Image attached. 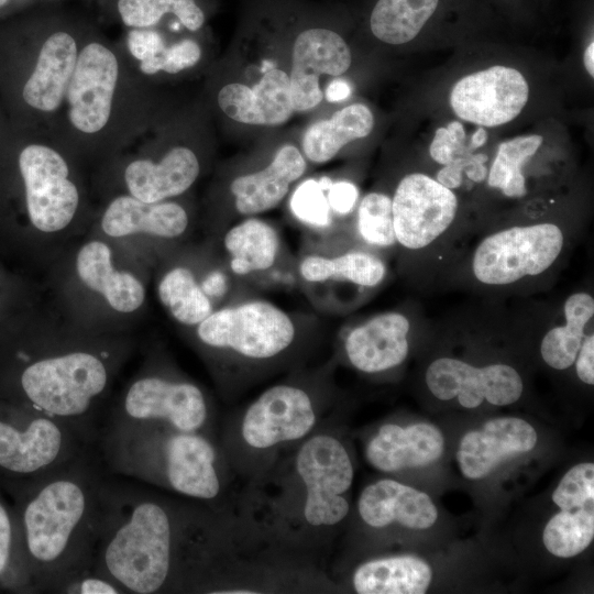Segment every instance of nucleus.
Listing matches in <instances>:
<instances>
[{
	"label": "nucleus",
	"instance_id": "nucleus-14",
	"mask_svg": "<svg viewBox=\"0 0 594 594\" xmlns=\"http://www.w3.org/2000/svg\"><path fill=\"white\" fill-rule=\"evenodd\" d=\"M178 245L154 264L157 299L170 319L190 330L229 302L234 277L219 255Z\"/></svg>",
	"mask_w": 594,
	"mask_h": 594
},
{
	"label": "nucleus",
	"instance_id": "nucleus-28",
	"mask_svg": "<svg viewBox=\"0 0 594 594\" xmlns=\"http://www.w3.org/2000/svg\"><path fill=\"white\" fill-rule=\"evenodd\" d=\"M218 255L234 278L271 271L279 262L277 229L257 217H245L219 235Z\"/></svg>",
	"mask_w": 594,
	"mask_h": 594
},
{
	"label": "nucleus",
	"instance_id": "nucleus-37",
	"mask_svg": "<svg viewBox=\"0 0 594 594\" xmlns=\"http://www.w3.org/2000/svg\"><path fill=\"white\" fill-rule=\"evenodd\" d=\"M355 232L361 246L377 253L397 248L392 197L378 191L366 194L358 207Z\"/></svg>",
	"mask_w": 594,
	"mask_h": 594
},
{
	"label": "nucleus",
	"instance_id": "nucleus-43",
	"mask_svg": "<svg viewBox=\"0 0 594 594\" xmlns=\"http://www.w3.org/2000/svg\"><path fill=\"white\" fill-rule=\"evenodd\" d=\"M55 593L123 594L124 591L114 581L91 569L68 579L57 587Z\"/></svg>",
	"mask_w": 594,
	"mask_h": 594
},
{
	"label": "nucleus",
	"instance_id": "nucleus-48",
	"mask_svg": "<svg viewBox=\"0 0 594 594\" xmlns=\"http://www.w3.org/2000/svg\"><path fill=\"white\" fill-rule=\"evenodd\" d=\"M487 133L483 127H480L473 134L468 148L472 152L475 148L483 146L486 143Z\"/></svg>",
	"mask_w": 594,
	"mask_h": 594
},
{
	"label": "nucleus",
	"instance_id": "nucleus-18",
	"mask_svg": "<svg viewBox=\"0 0 594 594\" xmlns=\"http://www.w3.org/2000/svg\"><path fill=\"white\" fill-rule=\"evenodd\" d=\"M425 381L436 398L458 399L469 409L479 407L484 400L495 406L514 404L524 391L522 378L512 365L476 366L451 356L433 360L426 370Z\"/></svg>",
	"mask_w": 594,
	"mask_h": 594
},
{
	"label": "nucleus",
	"instance_id": "nucleus-44",
	"mask_svg": "<svg viewBox=\"0 0 594 594\" xmlns=\"http://www.w3.org/2000/svg\"><path fill=\"white\" fill-rule=\"evenodd\" d=\"M327 198L332 213L343 217L353 211L359 198V190L350 182H332L327 190Z\"/></svg>",
	"mask_w": 594,
	"mask_h": 594
},
{
	"label": "nucleus",
	"instance_id": "nucleus-29",
	"mask_svg": "<svg viewBox=\"0 0 594 594\" xmlns=\"http://www.w3.org/2000/svg\"><path fill=\"white\" fill-rule=\"evenodd\" d=\"M122 47L133 67L147 79L160 73L179 74L201 58L196 41L185 38L167 45L163 35L151 28L129 30Z\"/></svg>",
	"mask_w": 594,
	"mask_h": 594
},
{
	"label": "nucleus",
	"instance_id": "nucleus-20",
	"mask_svg": "<svg viewBox=\"0 0 594 594\" xmlns=\"http://www.w3.org/2000/svg\"><path fill=\"white\" fill-rule=\"evenodd\" d=\"M418 318L406 309L372 315L342 334V350L352 367L380 374L402 365L408 356Z\"/></svg>",
	"mask_w": 594,
	"mask_h": 594
},
{
	"label": "nucleus",
	"instance_id": "nucleus-4",
	"mask_svg": "<svg viewBox=\"0 0 594 594\" xmlns=\"http://www.w3.org/2000/svg\"><path fill=\"white\" fill-rule=\"evenodd\" d=\"M148 79L121 45L85 34L51 136L84 166L95 167L132 144L151 125Z\"/></svg>",
	"mask_w": 594,
	"mask_h": 594
},
{
	"label": "nucleus",
	"instance_id": "nucleus-27",
	"mask_svg": "<svg viewBox=\"0 0 594 594\" xmlns=\"http://www.w3.org/2000/svg\"><path fill=\"white\" fill-rule=\"evenodd\" d=\"M217 99L220 109L229 118L246 124H280L294 111L289 76L277 68L267 70L252 88L242 84L223 86Z\"/></svg>",
	"mask_w": 594,
	"mask_h": 594
},
{
	"label": "nucleus",
	"instance_id": "nucleus-41",
	"mask_svg": "<svg viewBox=\"0 0 594 594\" xmlns=\"http://www.w3.org/2000/svg\"><path fill=\"white\" fill-rule=\"evenodd\" d=\"M33 307L30 288L0 262V332Z\"/></svg>",
	"mask_w": 594,
	"mask_h": 594
},
{
	"label": "nucleus",
	"instance_id": "nucleus-24",
	"mask_svg": "<svg viewBox=\"0 0 594 594\" xmlns=\"http://www.w3.org/2000/svg\"><path fill=\"white\" fill-rule=\"evenodd\" d=\"M358 512L374 528L398 522L420 530L430 528L438 518V510L426 493L391 479L367 485L359 497Z\"/></svg>",
	"mask_w": 594,
	"mask_h": 594
},
{
	"label": "nucleus",
	"instance_id": "nucleus-46",
	"mask_svg": "<svg viewBox=\"0 0 594 594\" xmlns=\"http://www.w3.org/2000/svg\"><path fill=\"white\" fill-rule=\"evenodd\" d=\"M473 154L458 157L443 165L436 175V180L444 187L453 190L458 189L464 183L465 168L471 162Z\"/></svg>",
	"mask_w": 594,
	"mask_h": 594
},
{
	"label": "nucleus",
	"instance_id": "nucleus-6",
	"mask_svg": "<svg viewBox=\"0 0 594 594\" xmlns=\"http://www.w3.org/2000/svg\"><path fill=\"white\" fill-rule=\"evenodd\" d=\"M59 318L97 334H127L146 305L152 265L120 244L89 233L53 262Z\"/></svg>",
	"mask_w": 594,
	"mask_h": 594
},
{
	"label": "nucleus",
	"instance_id": "nucleus-1",
	"mask_svg": "<svg viewBox=\"0 0 594 594\" xmlns=\"http://www.w3.org/2000/svg\"><path fill=\"white\" fill-rule=\"evenodd\" d=\"M127 334H97L35 307L0 332V398L50 417L82 442L130 356Z\"/></svg>",
	"mask_w": 594,
	"mask_h": 594
},
{
	"label": "nucleus",
	"instance_id": "nucleus-19",
	"mask_svg": "<svg viewBox=\"0 0 594 594\" xmlns=\"http://www.w3.org/2000/svg\"><path fill=\"white\" fill-rule=\"evenodd\" d=\"M528 97L522 74L496 65L461 78L451 90L450 105L460 119L490 128L515 119Z\"/></svg>",
	"mask_w": 594,
	"mask_h": 594
},
{
	"label": "nucleus",
	"instance_id": "nucleus-47",
	"mask_svg": "<svg viewBox=\"0 0 594 594\" xmlns=\"http://www.w3.org/2000/svg\"><path fill=\"white\" fill-rule=\"evenodd\" d=\"M351 94L349 84L344 80L336 79L329 84L326 89L324 97L329 102H338L346 99Z\"/></svg>",
	"mask_w": 594,
	"mask_h": 594
},
{
	"label": "nucleus",
	"instance_id": "nucleus-32",
	"mask_svg": "<svg viewBox=\"0 0 594 594\" xmlns=\"http://www.w3.org/2000/svg\"><path fill=\"white\" fill-rule=\"evenodd\" d=\"M373 125L374 118L366 106L350 105L306 130L301 144L304 154L310 162L326 163L345 144L367 136Z\"/></svg>",
	"mask_w": 594,
	"mask_h": 594
},
{
	"label": "nucleus",
	"instance_id": "nucleus-39",
	"mask_svg": "<svg viewBox=\"0 0 594 594\" xmlns=\"http://www.w3.org/2000/svg\"><path fill=\"white\" fill-rule=\"evenodd\" d=\"M332 184L329 177L306 179L293 193L289 206L293 215L306 227L326 230L332 227L333 213L328 202L327 190Z\"/></svg>",
	"mask_w": 594,
	"mask_h": 594
},
{
	"label": "nucleus",
	"instance_id": "nucleus-26",
	"mask_svg": "<svg viewBox=\"0 0 594 594\" xmlns=\"http://www.w3.org/2000/svg\"><path fill=\"white\" fill-rule=\"evenodd\" d=\"M305 170L306 161L297 147L282 146L266 167L231 182L235 211L243 217H252L275 208Z\"/></svg>",
	"mask_w": 594,
	"mask_h": 594
},
{
	"label": "nucleus",
	"instance_id": "nucleus-7",
	"mask_svg": "<svg viewBox=\"0 0 594 594\" xmlns=\"http://www.w3.org/2000/svg\"><path fill=\"white\" fill-rule=\"evenodd\" d=\"M100 450L108 469L182 496L217 503L227 458L213 437L154 425H106Z\"/></svg>",
	"mask_w": 594,
	"mask_h": 594
},
{
	"label": "nucleus",
	"instance_id": "nucleus-12",
	"mask_svg": "<svg viewBox=\"0 0 594 594\" xmlns=\"http://www.w3.org/2000/svg\"><path fill=\"white\" fill-rule=\"evenodd\" d=\"M323 403L314 388L297 381L263 391L241 414L235 429L237 457L248 462L272 458L317 431Z\"/></svg>",
	"mask_w": 594,
	"mask_h": 594
},
{
	"label": "nucleus",
	"instance_id": "nucleus-23",
	"mask_svg": "<svg viewBox=\"0 0 594 594\" xmlns=\"http://www.w3.org/2000/svg\"><path fill=\"white\" fill-rule=\"evenodd\" d=\"M443 444L441 431L430 424L405 428L385 424L369 440L365 457L376 470L392 473L433 463L441 457Z\"/></svg>",
	"mask_w": 594,
	"mask_h": 594
},
{
	"label": "nucleus",
	"instance_id": "nucleus-2",
	"mask_svg": "<svg viewBox=\"0 0 594 594\" xmlns=\"http://www.w3.org/2000/svg\"><path fill=\"white\" fill-rule=\"evenodd\" d=\"M82 163L43 132L0 129V250L54 262L95 210Z\"/></svg>",
	"mask_w": 594,
	"mask_h": 594
},
{
	"label": "nucleus",
	"instance_id": "nucleus-3",
	"mask_svg": "<svg viewBox=\"0 0 594 594\" xmlns=\"http://www.w3.org/2000/svg\"><path fill=\"white\" fill-rule=\"evenodd\" d=\"M87 449L44 475L7 484L33 593H55L94 569L105 480Z\"/></svg>",
	"mask_w": 594,
	"mask_h": 594
},
{
	"label": "nucleus",
	"instance_id": "nucleus-10",
	"mask_svg": "<svg viewBox=\"0 0 594 594\" xmlns=\"http://www.w3.org/2000/svg\"><path fill=\"white\" fill-rule=\"evenodd\" d=\"M571 239L563 224L550 220L494 230L472 250L469 278L484 290H518L550 275L563 262Z\"/></svg>",
	"mask_w": 594,
	"mask_h": 594
},
{
	"label": "nucleus",
	"instance_id": "nucleus-35",
	"mask_svg": "<svg viewBox=\"0 0 594 594\" xmlns=\"http://www.w3.org/2000/svg\"><path fill=\"white\" fill-rule=\"evenodd\" d=\"M594 538V503L561 510L543 529V544L556 557L571 558L583 552Z\"/></svg>",
	"mask_w": 594,
	"mask_h": 594
},
{
	"label": "nucleus",
	"instance_id": "nucleus-49",
	"mask_svg": "<svg viewBox=\"0 0 594 594\" xmlns=\"http://www.w3.org/2000/svg\"><path fill=\"white\" fill-rule=\"evenodd\" d=\"M584 65L591 77L594 76V42L592 41L584 52Z\"/></svg>",
	"mask_w": 594,
	"mask_h": 594
},
{
	"label": "nucleus",
	"instance_id": "nucleus-9",
	"mask_svg": "<svg viewBox=\"0 0 594 594\" xmlns=\"http://www.w3.org/2000/svg\"><path fill=\"white\" fill-rule=\"evenodd\" d=\"M188 331L217 372L233 363L255 366L279 361L300 337L297 320L263 298L232 299Z\"/></svg>",
	"mask_w": 594,
	"mask_h": 594
},
{
	"label": "nucleus",
	"instance_id": "nucleus-15",
	"mask_svg": "<svg viewBox=\"0 0 594 594\" xmlns=\"http://www.w3.org/2000/svg\"><path fill=\"white\" fill-rule=\"evenodd\" d=\"M87 448L63 424L0 398V479L6 484L54 471Z\"/></svg>",
	"mask_w": 594,
	"mask_h": 594
},
{
	"label": "nucleus",
	"instance_id": "nucleus-25",
	"mask_svg": "<svg viewBox=\"0 0 594 594\" xmlns=\"http://www.w3.org/2000/svg\"><path fill=\"white\" fill-rule=\"evenodd\" d=\"M299 278L310 287L346 286L358 290L377 288L387 276L383 256L364 246L339 253H308L297 265Z\"/></svg>",
	"mask_w": 594,
	"mask_h": 594
},
{
	"label": "nucleus",
	"instance_id": "nucleus-42",
	"mask_svg": "<svg viewBox=\"0 0 594 594\" xmlns=\"http://www.w3.org/2000/svg\"><path fill=\"white\" fill-rule=\"evenodd\" d=\"M463 125L453 121L446 128H439L429 146L430 157L440 165H446L458 157L473 154L464 143Z\"/></svg>",
	"mask_w": 594,
	"mask_h": 594
},
{
	"label": "nucleus",
	"instance_id": "nucleus-5",
	"mask_svg": "<svg viewBox=\"0 0 594 594\" xmlns=\"http://www.w3.org/2000/svg\"><path fill=\"white\" fill-rule=\"evenodd\" d=\"M195 510V506L105 481L94 569L124 593L176 592Z\"/></svg>",
	"mask_w": 594,
	"mask_h": 594
},
{
	"label": "nucleus",
	"instance_id": "nucleus-8",
	"mask_svg": "<svg viewBox=\"0 0 594 594\" xmlns=\"http://www.w3.org/2000/svg\"><path fill=\"white\" fill-rule=\"evenodd\" d=\"M84 36L56 26L0 43V106L13 129L51 134Z\"/></svg>",
	"mask_w": 594,
	"mask_h": 594
},
{
	"label": "nucleus",
	"instance_id": "nucleus-50",
	"mask_svg": "<svg viewBox=\"0 0 594 594\" xmlns=\"http://www.w3.org/2000/svg\"><path fill=\"white\" fill-rule=\"evenodd\" d=\"M7 119L3 114V111L1 109V106H0V129L2 128V125L6 123Z\"/></svg>",
	"mask_w": 594,
	"mask_h": 594
},
{
	"label": "nucleus",
	"instance_id": "nucleus-36",
	"mask_svg": "<svg viewBox=\"0 0 594 594\" xmlns=\"http://www.w3.org/2000/svg\"><path fill=\"white\" fill-rule=\"evenodd\" d=\"M121 21L130 29H146L157 24L164 14L173 13L187 30L198 31L205 14L195 0H118Z\"/></svg>",
	"mask_w": 594,
	"mask_h": 594
},
{
	"label": "nucleus",
	"instance_id": "nucleus-34",
	"mask_svg": "<svg viewBox=\"0 0 594 594\" xmlns=\"http://www.w3.org/2000/svg\"><path fill=\"white\" fill-rule=\"evenodd\" d=\"M542 141L541 135L531 134L501 143L487 173V185L507 198L525 197L528 189L522 169L537 153Z\"/></svg>",
	"mask_w": 594,
	"mask_h": 594
},
{
	"label": "nucleus",
	"instance_id": "nucleus-31",
	"mask_svg": "<svg viewBox=\"0 0 594 594\" xmlns=\"http://www.w3.org/2000/svg\"><path fill=\"white\" fill-rule=\"evenodd\" d=\"M431 578V568L420 558L395 556L362 563L352 584L359 594H424Z\"/></svg>",
	"mask_w": 594,
	"mask_h": 594
},
{
	"label": "nucleus",
	"instance_id": "nucleus-17",
	"mask_svg": "<svg viewBox=\"0 0 594 594\" xmlns=\"http://www.w3.org/2000/svg\"><path fill=\"white\" fill-rule=\"evenodd\" d=\"M458 209L457 195L436 178L422 173L406 175L392 197L397 248L416 255L429 252L450 234Z\"/></svg>",
	"mask_w": 594,
	"mask_h": 594
},
{
	"label": "nucleus",
	"instance_id": "nucleus-11",
	"mask_svg": "<svg viewBox=\"0 0 594 594\" xmlns=\"http://www.w3.org/2000/svg\"><path fill=\"white\" fill-rule=\"evenodd\" d=\"M207 392L165 360L150 356L127 384L106 425H154L212 436Z\"/></svg>",
	"mask_w": 594,
	"mask_h": 594
},
{
	"label": "nucleus",
	"instance_id": "nucleus-13",
	"mask_svg": "<svg viewBox=\"0 0 594 594\" xmlns=\"http://www.w3.org/2000/svg\"><path fill=\"white\" fill-rule=\"evenodd\" d=\"M293 483L300 490L298 509L293 513L305 530L323 532L348 516L354 470L343 443L326 431L302 440L292 459Z\"/></svg>",
	"mask_w": 594,
	"mask_h": 594
},
{
	"label": "nucleus",
	"instance_id": "nucleus-51",
	"mask_svg": "<svg viewBox=\"0 0 594 594\" xmlns=\"http://www.w3.org/2000/svg\"><path fill=\"white\" fill-rule=\"evenodd\" d=\"M9 0H0V8L4 7Z\"/></svg>",
	"mask_w": 594,
	"mask_h": 594
},
{
	"label": "nucleus",
	"instance_id": "nucleus-22",
	"mask_svg": "<svg viewBox=\"0 0 594 594\" xmlns=\"http://www.w3.org/2000/svg\"><path fill=\"white\" fill-rule=\"evenodd\" d=\"M537 432L524 419L503 417L488 420L481 429L466 432L458 450V462L466 479L488 475L504 460L534 449Z\"/></svg>",
	"mask_w": 594,
	"mask_h": 594
},
{
	"label": "nucleus",
	"instance_id": "nucleus-21",
	"mask_svg": "<svg viewBox=\"0 0 594 594\" xmlns=\"http://www.w3.org/2000/svg\"><path fill=\"white\" fill-rule=\"evenodd\" d=\"M351 65V52L344 40L327 29L301 32L294 43L289 76V96L294 111L315 108L322 100L320 74L338 76Z\"/></svg>",
	"mask_w": 594,
	"mask_h": 594
},
{
	"label": "nucleus",
	"instance_id": "nucleus-30",
	"mask_svg": "<svg viewBox=\"0 0 594 594\" xmlns=\"http://www.w3.org/2000/svg\"><path fill=\"white\" fill-rule=\"evenodd\" d=\"M562 321L549 328L541 338L540 354L554 370L574 364L585 336L593 330L594 297L588 290L569 294L561 307Z\"/></svg>",
	"mask_w": 594,
	"mask_h": 594
},
{
	"label": "nucleus",
	"instance_id": "nucleus-40",
	"mask_svg": "<svg viewBox=\"0 0 594 594\" xmlns=\"http://www.w3.org/2000/svg\"><path fill=\"white\" fill-rule=\"evenodd\" d=\"M561 510H571L594 503V464L581 463L571 468L552 493Z\"/></svg>",
	"mask_w": 594,
	"mask_h": 594
},
{
	"label": "nucleus",
	"instance_id": "nucleus-16",
	"mask_svg": "<svg viewBox=\"0 0 594 594\" xmlns=\"http://www.w3.org/2000/svg\"><path fill=\"white\" fill-rule=\"evenodd\" d=\"M102 200L88 233L120 244L152 267L189 235L191 216L176 199L145 202L127 194H114Z\"/></svg>",
	"mask_w": 594,
	"mask_h": 594
},
{
	"label": "nucleus",
	"instance_id": "nucleus-38",
	"mask_svg": "<svg viewBox=\"0 0 594 594\" xmlns=\"http://www.w3.org/2000/svg\"><path fill=\"white\" fill-rule=\"evenodd\" d=\"M0 590L11 593H33L24 563L13 508L0 494Z\"/></svg>",
	"mask_w": 594,
	"mask_h": 594
},
{
	"label": "nucleus",
	"instance_id": "nucleus-45",
	"mask_svg": "<svg viewBox=\"0 0 594 594\" xmlns=\"http://www.w3.org/2000/svg\"><path fill=\"white\" fill-rule=\"evenodd\" d=\"M576 375L586 385L594 384V333L590 331L574 361Z\"/></svg>",
	"mask_w": 594,
	"mask_h": 594
},
{
	"label": "nucleus",
	"instance_id": "nucleus-33",
	"mask_svg": "<svg viewBox=\"0 0 594 594\" xmlns=\"http://www.w3.org/2000/svg\"><path fill=\"white\" fill-rule=\"evenodd\" d=\"M439 0H378L370 18L374 36L399 45L414 40L432 16Z\"/></svg>",
	"mask_w": 594,
	"mask_h": 594
}]
</instances>
